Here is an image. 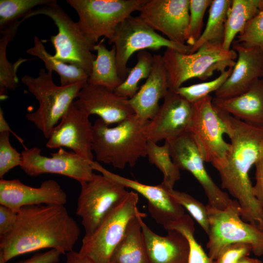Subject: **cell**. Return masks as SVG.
Segmentation results:
<instances>
[{"mask_svg": "<svg viewBox=\"0 0 263 263\" xmlns=\"http://www.w3.org/2000/svg\"><path fill=\"white\" fill-rule=\"evenodd\" d=\"M17 216V212L0 205V237L6 235L12 230L16 223Z\"/></svg>", "mask_w": 263, "mask_h": 263, "instance_id": "60d3db41", "label": "cell"}, {"mask_svg": "<svg viewBox=\"0 0 263 263\" xmlns=\"http://www.w3.org/2000/svg\"><path fill=\"white\" fill-rule=\"evenodd\" d=\"M255 184L252 187V192L263 208V157L255 164Z\"/></svg>", "mask_w": 263, "mask_h": 263, "instance_id": "7bdbcfd3", "label": "cell"}, {"mask_svg": "<svg viewBox=\"0 0 263 263\" xmlns=\"http://www.w3.org/2000/svg\"><path fill=\"white\" fill-rule=\"evenodd\" d=\"M147 0H67L77 12L81 32L94 45L101 37L111 40L118 25Z\"/></svg>", "mask_w": 263, "mask_h": 263, "instance_id": "ba28073f", "label": "cell"}, {"mask_svg": "<svg viewBox=\"0 0 263 263\" xmlns=\"http://www.w3.org/2000/svg\"><path fill=\"white\" fill-rule=\"evenodd\" d=\"M169 89L162 56L154 55L150 75L137 93L129 99L134 114L144 122L151 120L159 109V100L164 98Z\"/></svg>", "mask_w": 263, "mask_h": 263, "instance_id": "603a6c76", "label": "cell"}, {"mask_svg": "<svg viewBox=\"0 0 263 263\" xmlns=\"http://www.w3.org/2000/svg\"><path fill=\"white\" fill-rule=\"evenodd\" d=\"M94 49L96 51L97 55L87 83L114 91L123 82L118 72L115 48L113 45L111 50H108L101 41L95 45Z\"/></svg>", "mask_w": 263, "mask_h": 263, "instance_id": "484cf974", "label": "cell"}, {"mask_svg": "<svg viewBox=\"0 0 263 263\" xmlns=\"http://www.w3.org/2000/svg\"><path fill=\"white\" fill-rule=\"evenodd\" d=\"M89 116L72 103L59 123L52 130L46 143V147L68 148L89 161H93V125Z\"/></svg>", "mask_w": 263, "mask_h": 263, "instance_id": "e0dca14e", "label": "cell"}, {"mask_svg": "<svg viewBox=\"0 0 263 263\" xmlns=\"http://www.w3.org/2000/svg\"><path fill=\"white\" fill-rule=\"evenodd\" d=\"M167 229L176 230L188 239L189 245L188 263H214V261L196 241L194 237V223L189 215L185 214L179 219L170 223Z\"/></svg>", "mask_w": 263, "mask_h": 263, "instance_id": "d6a6232c", "label": "cell"}, {"mask_svg": "<svg viewBox=\"0 0 263 263\" xmlns=\"http://www.w3.org/2000/svg\"><path fill=\"white\" fill-rule=\"evenodd\" d=\"M194 113L193 104L169 89L155 116L146 130L148 141L157 143L170 141L189 132Z\"/></svg>", "mask_w": 263, "mask_h": 263, "instance_id": "9a60e30c", "label": "cell"}, {"mask_svg": "<svg viewBox=\"0 0 263 263\" xmlns=\"http://www.w3.org/2000/svg\"><path fill=\"white\" fill-rule=\"evenodd\" d=\"M23 21L19 20L0 32V96L5 98L8 90L14 91L17 88L19 80L17 75L19 66L28 59L19 58L14 63L9 62L6 56L8 44L15 37L20 24Z\"/></svg>", "mask_w": 263, "mask_h": 263, "instance_id": "83f0119b", "label": "cell"}, {"mask_svg": "<svg viewBox=\"0 0 263 263\" xmlns=\"http://www.w3.org/2000/svg\"><path fill=\"white\" fill-rule=\"evenodd\" d=\"M116 50V64L120 78L124 81L131 68L127 66L131 56L145 49L158 50L162 47L171 48L189 54L192 48L162 37L148 25L139 16H130L117 27L113 38L108 41Z\"/></svg>", "mask_w": 263, "mask_h": 263, "instance_id": "9c48e42d", "label": "cell"}, {"mask_svg": "<svg viewBox=\"0 0 263 263\" xmlns=\"http://www.w3.org/2000/svg\"><path fill=\"white\" fill-rule=\"evenodd\" d=\"M150 121L144 122L134 114L111 128L97 119L92 125V143L97 160L120 169L127 164L134 167L140 157L146 156Z\"/></svg>", "mask_w": 263, "mask_h": 263, "instance_id": "3957f363", "label": "cell"}, {"mask_svg": "<svg viewBox=\"0 0 263 263\" xmlns=\"http://www.w3.org/2000/svg\"><path fill=\"white\" fill-rule=\"evenodd\" d=\"M167 190L176 201L188 211L207 235L209 221L206 205L186 192L174 189Z\"/></svg>", "mask_w": 263, "mask_h": 263, "instance_id": "d590c367", "label": "cell"}, {"mask_svg": "<svg viewBox=\"0 0 263 263\" xmlns=\"http://www.w3.org/2000/svg\"><path fill=\"white\" fill-rule=\"evenodd\" d=\"M21 169L27 175L37 176L44 173H54L66 176L80 184L89 181L94 169L91 162L74 152L62 148L51 153V157L41 155L38 147L25 148L22 151Z\"/></svg>", "mask_w": 263, "mask_h": 263, "instance_id": "5bb4252c", "label": "cell"}, {"mask_svg": "<svg viewBox=\"0 0 263 263\" xmlns=\"http://www.w3.org/2000/svg\"><path fill=\"white\" fill-rule=\"evenodd\" d=\"M237 54L232 72L222 86L215 92V97L228 98L239 95L249 90L263 73V48L245 47L233 43Z\"/></svg>", "mask_w": 263, "mask_h": 263, "instance_id": "44dd1931", "label": "cell"}, {"mask_svg": "<svg viewBox=\"0 0 263 263\" xmlns=\"http://www.w3.org/2000/svg\"><path fill=\"white\" fill-rule=\"evenodd\" d=\"M232 71V68H229L212 80L188 86H181L175 92L193 104L218 90L230 76Z\"/></svg>", "mask_w": 263, "mask_h": 263, "instance_id": "e575fe53", "label": "cell"}, {"mask_svg": "<svg viewBox=\"0 0 263 263\" xmlns=\"http://www.w3.org/2000/svg\"><path fill=\"white\" fill-rule=\"evenodd\" d=\"M52 73V71L46 72L41 68L38 77L25 75L21 79L39 103L38 110L25 116L41 131L46 139L87 83L57 86L54 82Z\"/></svg>", "mask_w": 263, "mask_h": 263, "instance_id": "5b68a950", "label": "cell"}, {"mask_svg": "<svg viewBox=\"0 0 263 263\" xmlns=\"http://www.w3.org/2000/svg\"><path fill=\"white\" fill-rule=\"evenodd\" d=\"M263 10V0H232L225 24L222 48L230 50L235 38L247 22Z\"/></svg>", "mask_w": 263, "mask_h": 263, "instance_id": "4316f807", "label": "cell"}, {"mask_svg": "<svg viewBox=\"0 0 263 263\" xmlns=\"http://www.w3.org/2000/svg\"><path fill=\"white\" fill-rule=\"evenodd\" d=\"M9 132L12 133L18 141L26 148L23 145V140L17 135L10 128L3 116V112L1 108H0V132Z\"/></svg>", "mask_w": 263, "mask_h": 263, "instance_id": "f6af8a7d", "label": "cell"}, {"mask_svg": "<svg viewBox=\"0 0 263 263\" xmlns=\"http://www.w3.org/2000/svg\"><path fill=\"white\" fill-rule=\"evenodd\" d=\"M208 95L193 104L194 113L189 132L192 134L205 162L210 163L217 170L226 163L230 143L224 134L227 128Z\"/></svg>", "mask_w": 263, "mask_h": 263, "instance_id": "8fae6325", "label": "cell"}, {"mask_svg": "<svg viewBox=\"0 0 263 263\" xmlns=\"http://www.w3.org/2000/svg\"><path fill=\"white\" fill-rule=\"evenodd\" d=\"M9 132L0 133V178L3 176L11 169L20 166L21 153L19 152L11 145Z\"/></svg>", "mask_w": 263, "mask_h": 263, "instance_id": "f35d334b", "label": "cell"}, {"mask_svg": "<svg viewBox=\"0 0 263 263\" xmlns=\"http://www.w3.org/2000/svg\"><path fill=\"white\" fill-rule=\"evenodd\" d=\"M62 254L56 249L35 254L32 257L16 263H58Z\"/></svg>", "mask_w": 263, "mask_h": 263, "instance_id": "b9f144b4", "label": "cell"}, {"mask_svg": "<svg viewBox=\"0 0 263 263\" xmlns=\"http://www.w3.org/2000/svg\"><path fill=\"white\" fill-rule=\"evenodd\" d=\"M39 15L52 19L58 29V33L51 36L49 40L55 49L54 57L82 69L89 76L96 57L92 53L94 45L84 36L77 22L74 21L55 0L33 10L21 19Z\"/></svg>", "mask_w": 263, "mask_h": 263, "instance_id": "52a82bcc", "label": "cell"}, {"mask_svg": "<svg viewBox=\"0 0 263 263\" xmlns=\"http://www.w3.org/2000/svg\"><path fill=\"white\" fill-rule=\"evenodd\" d=\"M67 196L55 180L43 181L39 187H32L19 179L0 180V204L18 212L25 206L41 205H62Z\"/></svg>", "mask_w": 263, "mask_h": 263, "instance_id": "d6986e66", "label": "cell"}, {"mask_svg": "<svg viewBox=\"0 0 263 263\" xmlns=\"http://www.w3.org/2000/svg\"><path fill=\"white\" fill-rule=\"evenodd\" d=\"M139 17L169 40L186 44L189 19V0H147Z\"/></svg>", "mask_w": 263, "mask_h": 263, "instance_id": "2e32d148", "label": "cell"}, {"mask_svg": "<svg viewBox=\"0 0 263 263\" xmlns=\"http://www.w3.org/2000/svg\"><path fill=\"white\" fill-rule=\"evenodd\" d=\"M91 165L94 170L144 197L148 201V211L151 217L164 228L185 214L184 208L161 184L151 186L125 178L107 170L96 161H92Z\"/></svg>", "mask_w": 263, "mask_h": 263, "instance_id": "ac0fdd59", "label": "cell"}, {"mask_svg": "<svg viewBox=\"0 0 263 263\" xmlns=\"http://www.w3.org/2000/svg\"><path fill=\"white\" fill-rule=\"evenodd\" d=\"M146 156L150 162L162 173L163 180L161 184L167 189H173L181 176L180 169L173 162L170 156L168 141H165L163 145L159 146L156 143L148 141Z\"/></svg>", "mask_w": 263, "mask_h": 263, "instance_id": "4dcf8cb0", "label": "cell"}, {"mask_svg": "<svg viewBox=\"0 0 263 263\" xmlns=\"http://www.w3.org/2000/svg\"><path fill=\"white\" fill-rule=\"evenodd\" d=\"M73 104L88 115L96 114L108 125L119 123L134 113L129 99L106 87L86 83Z\"/></svg>", "mask_w": 263, "mask_h": 263, "instance_id": "ffe728a7", "label": "cell"}, {"mask_svg": "<svg viewBox=\"0 0 263 263\" xmlns=\"http://www.w3.org/2000/svg\"><path fill=\"white\" fill-rule=\"evenodd\" d=\"M64 263H97L88 257L74 250L66 253V260ZM109 263H113L110 262Z\"/></svg>", "mask_w": 263, "mask_h": 263, "instance_id": "ee69618b", "label": "cell"}, {"mask_svg": "<svg viewBox=\"0 0 263 263\" xmlns=\"http://www.w3.org/2000/svg\"><path fill=\"white\" fill-rule=\"evenodd\" d=\"M80 185L76 213L82 219L85 231L84 237H89L129 191L122 185L102 174L94 173L89 181Z\"/></svg>", "mask_w": 263, "mask_h": 263, "instance_id": "7c38bea8", "label": "cell"}, {"mask_svg": "<svg viewBox=\"0 0 263 263\" xmlns=\"http://www.w3.org/2000/svg\"><path fill=\"white\" fill-rule=\"evenodd\" d=\"M263 81V75H262V78H261Z\"/></svg>", "mask_w": 263, "mask_h": 263, "instance_id": "7dc6e473", "label": "cell"}, {"mask_svg": "<svg viewBox=\"0 0 263 263\" xmlns=\"http://www.w3.org/2000/svg\"><path fill=\"white\" fill-rule=\"evenodd\" d=\"M26 53L40 59L47 70L56 72L60 77L61 86L87 83L89 75L84 70L55 59L47 52L42 41L37 37L34 38L33 47L28 49Z\"/></svg>", "mask_w": 263, "mask_h": 263, "instance_id": "f546056e", "label": "cell"}, {"mask_svg": "<svg viewBox=\"0 0 263 263\" xmlns=\"http://www.w3.org/2000/svg\"><path fill=\"white\" fill-rule=\"evenodd\" d=\"M212 0H189V19L186 42L193 46L202 33L203 19Z\"/></svg>", "mask_w": 263, "mask_h": 263, "instance_id": "8d00e7d4", "label": "cell"}, {"mask_svg": "<svg viewBox=\"0 0 263 263\" xmlns=\"http://www.w3.org/2000/svg\"><path fill=\"white\" fill-rule=\"evenodd\" d=\"M260 263H263V261H261V262Z\"/></svg>", "mask_w": 263, "mask_h": 263, "instance_id": "c3c4849f", "label": "cell"}, {"mask_svg": "<svg viewBox=\"0 0 263 263\" xmlns=\"http://www.w3.org/2000/svg\"><path fill=\"white\" fill-rule=\"evenodd\" d=\"M213 104L233 117L263 128V81L258 80L246 92L228 98L212 99Z\"/></svg>", "mask_w": 263, "mask_h": 263, "instance_id": "cb8c5ba5", "label": "cell"}, {"mask_svg": "<svg viewBox=\"0 0 263 263\" xmlns=\"http://www.w3.org/2000/svg\"><path fill=\"white\" fill-rule=\"evenodd\" d=\"M53 0H0V31L23 18L38 6L48 4Z\"/></svg>", "mask_w": 263, "mask_h": 263, "instance_id": "836d02e7", "label": "cell"}, {"mask_svg": "<svg viewBox=\"0 0 263 263\" xmlns=\"http://www.w3.org/2000/svg\"><path fill=\"white\" fill-rule=\"evenodd\" d=\"M145 216V213L141 212L129 221L122 238L112 252L110 262L148 263L141 225Z\"/></svg>", "mask_w": 263, "mask_h": 263, "instance_id": "d4e9b609", "label": "cell"}, {"mask_svg": "<svg viewBox=\"0 0 263 263\" xmlns=\"http://www.w3.org/2000/svg\"><path fill=\"white\" fill-rule=\"evenodd\" d=\"M153 61V56L149 52L143 50L138 52L137 62L130 69V72L123 82L114 90L121 96L130 99L138 92V84L142 79H147L150 75Z\"/></svg>", "mask_w": 263, "mask_h": 263, "instance_id": "1f68e13d", "label": "cell"}, {"mask_svg": "<svg viewBox=\"0 0 263 263\" xmlns=\"http://www.w3.org/2000/svg\"><path fill=\"white\" fill-rule=\"evenodd\" d=\"M236 38L233 43L245 47L263 48V10L247 22Z\"/></svg>", "mask_w": 263, "mask_h": 263, "instance_id": "74e56055", "label": "cell"}, {"mask_svg": "<svg viewBox=\"0 0 263 263\" xmlns=\"http://www.w3.org/2000/svg\"><path fill=\"white\" fill-rule=\"evenodd\" d=\"M215 107L227 126L226 135L231 141L226 163L217 170L221 187L239 203L242 219L263 231V208L253 194L249 175L251 168L263 157V128Z\"/></svg>", "mask_w": 263, "mask_h": 263, "instance_id": "7a4b0ae2", "label": "cell"}, {"mask_svg": "<svg viewBox=\"0 0 263 263\" xmlns=\"http://www.w3.org/2000/svg\"><path fill=\"white\" fill-rule=\"evenodd\" d=\"M206 207L209 221L207 247L212 260L214 261L226 246L239 243L250 245L255 256H263V231L242 219L236 200L224 209L208 204Z\"/></svg>", "mask_w": 263, "mask_h": 263, "instance_id": "8992f818", "label": "cell"}, {"mask_svg": "<svg viewBox=\"0 0 263 263\" xmlns=\"http://www.w3.org/2000/svg\"><path fill=\"white\" fill-rule=\"evenodd\" d=\"M141 225L148 263H188L189 245L184 235L169 229L167 235L160 236L143 219Z\"/></svg>", "mask_w": 263, "mask_h": 263, "instance_id": "7402d4cb", "label": "cell"}, {"mask_svg": "<svg viewBox=\"0 0 263 263\" xmlns=\"http://www.w3.org/2000/svg\"><path fill=\"white\" fill-rule=\"evenodd\" d=\"M81 234L74 219L62 205L22 207L12 230L0 237V263L40 249L72 250Z\"/></svg>", "mask_w": 263, "mask_h": 263, "instance_id": "6da1fadb", "label": "cell"}, {"mask_svg": "<svg viewBox=\"0 0 263 263\" xmlns=\"http://www.w3.org/2000/svg\"><path fill=\"white\" fill-rule=\"evenodd\" d=\"M230 0H212L206 26L189 54L196 52L207 43L222 45Z\"/></svg>", "mask_w": 263, "mask_h": 263, "instance_id": "f1b7e54d", "label": "cell"}, {"mask_svg": "<svg viewBox=\"0 0 263 263\" xmlns=\"http://www.w3.org/2000/svg\"><path fill=\"white\" fill-rule=\"evenodd\" d=\"M261 261L257 259L245 256L240 259L237 263H260Z\"/></svg>", "mask_w": 263, "mask_h": 263, "instance_id": "bcb514c9", "label": "cell"}, {"mask_svg": "<svg viewBox=\"0 0 263 263\" xmlns=\"http://www.w3.org/2000/svg\"><path fill=\"white\" fill-rule=\"evenodd\" d=\"M252 252V247L245 243H235L224 247L214 263H237L242 258L248 256Z\"/></svg>", "mask_w": 263, "mask_h": 263, "instance_id": "ab89813d", "label": "cell"}, {"mask_svg": "<svg viewBox=\"0 0 263 263\" xmlns=\"http://www.w3.org/2000/svg\"><path fill=\"white\" fill-rule=\"evenodd\" d=\"M172 160L180 169L189 171L203 188L208 200V204L224 209L233 200L222 190L207 173L204 160L190 132L168 141Z\"/></svg>", "mask_w": 263, "mask_h": 263, "instance_id": "4fadbf2b", "label": "cell"}, {"mask_svg": "<svg viewBox=\"0 0 263 263\" xmlns=\"http://www.w3.org/2000/svg\"><path fill=\"white\" fill-rule=\"evenodd\" d=\"M138 194L129 191L126 197L113 208L96 230L84 237L79 251L97 263H109L114 248L122 238L129 221L140 213L137 207Z\"/></svg>", "mask_w": 263, "mask_h": 263, "instance_id": "30bf717a", "label": "cell"}, {"mask_svg": "<svg viewBox=\"0 0 263 263\" xmlns=\"http://www.w3.org/2000/svg\"><path fill=\"white\" fill-rule=\"evenodd\" d=\"M237 54L222 45L207 43L196 52L184 54L166 48L162 59L167 73L169 89L175 91L186 81L197 78L205 80L215 72L221 73L234 66Z\"/></svg>", "mask_w": 263, "mask_h": 263, "instance_id": "277c9868", "label": "cell"}]
</instances>
